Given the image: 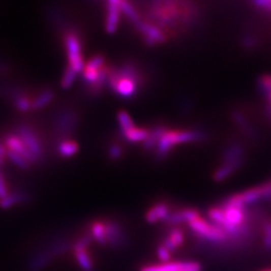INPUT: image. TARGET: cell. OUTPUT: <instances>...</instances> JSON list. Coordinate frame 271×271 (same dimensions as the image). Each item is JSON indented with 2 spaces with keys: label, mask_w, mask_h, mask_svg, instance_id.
Here are the masks:
<instances>
[{
  "label": "cell",
  "mask_w": 271,
  "mask_h": 271,
  "mask_svg": "<svg viewBox=\"0 0 271 271\" xmlns=\"http://www.w3.org/2000/svg\"><path fill=\"white\" fill-rule=\"evenodd\" d=\"M150 16L159 23L158 27L175 28L180 23H189L193 18L194 11L185 2L157 1L152 4Z\"/></svg>",
  "instance_id": "6da1fadb"
},
{
  "label": "cell",
  "mask_w": 271,
  "mask_h": 271,
  "mask_svg": "<svg viewBox=\"0 0 271 271\" xmlns=\"http://www.w3.org/2000/svg\"><path fill=\"white\" fill-rule=\"evenodd\" d=\"M141 80V75L137 68L134 65L128 64L119 69H110L107 82L117 96L130 99L136 97Z\"/></svg>",
  "instance_id": "7a4b0ae2"
},
{
  "label": "cell",
  "mask_w": 271,
  "mask_h": 271,
  "mask_svg": "<svg viewBox=\"0 0 271 271\" xmlns=\"http://www.w3.org/2000/svg\"><path fill=\"white\" fill-rule=\"evenodd\" d=\"M205 134L200 131H181V130H166L156 147V156L158 159H163L169 155L174 147L180 144L199 142L205 139Z\"/></svg>",
  "instance_id": "3957f363"
},
{
  "label": "cell",
  "mask_w": 271,
  "mask_h": 271,
  "mask_svg": "<svg viewBox=\"0 0 271 271\" xmlns=\"http://www.w3.org/2000/svg\"><path fill=\"white\" fill-rule=\"evenodd\" d=\"M189 227L199 238L216 244H223L229 240L227 233L214 223L208 222L202 217H198L189 222Z\"/></svg>",
  "instance_id": "277c9868"
},
{
  "label": "cell",
  "mask_w": 271,
  "mask_h": 271,
  "mask_svg": "<svg viewBox=\"0 0 271 271\" xmlns=\"http://www.w3.org/2000/svg\"><path fill=\"white\" fill-rule=\"evenodd\" d=\"M139 34L142 36L145 43L149 46H156L163 44L167 41L166 35L152 22L140 20L136 23Z\"/></svg>",
  "instance_id": "5b68a950"
},
{
  "label": "cell",
  "mask_w": 271,
  "mask_h": 271,
  "mask_svg": "<svg viewBox=\"0 0 271 271\" xmlns=\"http://www.w3.org/2000/svg\"><path fill=\"white\" fill-rule=\"evenodd\" d=\"M93 237L91 234L83 235L73 245V250L76 256V259L83 271H93L94 263L88 253V245L91 244Z\"/></svg>",
  "instance_id": "8992f818"
},
{
  "label": "cell",
  "mask_w": 271,
  "mask_h": 271,
  "mask_svg": "<svg viewBox=\"0 0 271 271\" xmlns=\"http://www.w3.org/2000/svg\"><path fill=\"white\" fill-rule=\"evenodd\" d=\"M66 46H67L70 67L77 74L81 73L83 71L84 64H83V59L81 55L80 42L78 38L73 34H69L66 37Z\"/></svg>",
  "instance_id": "52a82bcc"
},
{
  "label": "cell",
  "mask_w": 271,
  "mask_h": 271,
  "mask_svg": "<svg viewBox=\"0 0 271 271\" xmlns=\"http://www.w3.org/2000/svg\"><path fill=\"white\" fill-rule=\"evenodd\" d=\"M140 271H202L200 263L195 261H175L147 265Z\"/></svg>",
  "instance_id": "ba28073f"
},
{
  "label": "cell",
  "mask_w": 271,
  "mask_h": 271,
  "mask_svg": "<svg viewBox=\"0 0 271 271\" xmlns=\"http://www.w3.org/2000/svg\"><path fill=\"white\" fill-rule=\"evenodd\" d=\"M18 138L22 141L25 147L39 160V157L42 154V149L39 138L35 135V133L29 128L22 126L18 129Z\"/></svg>",
  "instance_id": "9c48e42d"
},
{
  "label": "cell",
  "mask_w": 271,
  "mask_h": 271,
  "mask_svg": "<svg viewBox=\"0 0 271 271\" xmlns=\"http://www.w3.org/2000/svg\"><path fill=\"white\" fill-rule=\"evenodd\" d=\"M106 241L109 246L112 248H118L125 242V234L119 224L115 221H106Z\"/></svg>",
  "instance_id": "30bf717a"
},
{
  "label": "cell",
  "mask_w": 271,
  "mask_h": 271,
  "mask_svg": "<svg viewBox=\"0 0 271 271\" xmlns=\"http://www.w3.org/2000/svg\"><path fill=\"white\" fill-rule=\"evenodd\" d=\"M199 216H200L199 212L195 209H183L171 212L164 222L171 226H176L183 224L185 222L189 223L193 221L194 219L198 218Z\"/></svg>",
  "instance_id": "8fae6325"
},
{
  "label": "cell",
  "mask_w": 271,
  "mask_h": 271,
  "mask_svg": "<svg viewBox=\"0 0 271 271\" xmlns=\"http://www.w3.org/2000/svg\"><path fill=\"white\" fill-rule=\"evenodd\" d=\"M121 16V9L117 0H110L107 3V19L106 32L110 35L116 33Z\"/></svg>",
  "instance_id": "7c38bea8"
},
{
  "label": "cell",
  "mask_w": 271,
  "mask_h": 271,
  "mask_svg": "<svg viewBox=\"0 0 271 271\" xmlns=\"http://www.w3.org/2000/svg\"><path fill=\"white\" fill-rule=\"evenodd\" d=\"M6 145L10 151L23 157L28 163H35L38 161V159L31 153V151L25 147V145L18 137H8L6 140Z\"/></svg>",
  "instance_id": "4fadbf2b"
},
{
  "label": "cell",
  "mask_w": 271,
  "mask_h": 271,
  "mask_svg": "<svg viewBox=\"0 0 271 271\" xmlns=\"http://www.w3.org/2000/svg\"><path fill=\"white\" fill-rule=\"evenodd\" d=\"M243 148L240 144H231L226 148L223 156V164L230 165L236 170L241 167L242 164Z\"/></svg>",
  "instance_id": "5bb4252c"
},
{
  "label": "cell",
  "mask_w": 271,
  "mask_h": 271,
  "mask_svg": "<svg viewBox=\"0 0 271 271\" xmlns=\"http://www.w3.org/2000/svg\"><path fill=\"white\" fill-rule=\"evenodd\" d=\"M170 213L171 210L167 203H158L146 213V221L150 224L165 221Z\"/></svg>",
  "instance_id": "9a60e30c"
},
{
  "label": "cell",
  "mask_w": 271,
  "mask_h": 271,
  "mask_svg": "<svg viewBox=\"0 0 271 271\" xmlns=\"http://www.w3.org/2000/svg\"><path fill=\"white\" fill-rule=\"evenodd\" d=\"M185 240V235L182 230L179 228H173L168 235L165 237L162 245L166 247L170 252L175 251L177 248H179Z\"/></svg>",
  "instance_id": "2e32d148"
},
{
  "label": "cell",
  "mask_w": 271,
  "mask_h": 271,
  "mask_svg": "<svg viewBox=\"0 0 271 271\" xmlns=\"http://www.w3.org/2000/svg\"><path fill=\"white\" fill-rule=\"evenodd\" d=\"M53 260L48 250H44L36 254L28 263L29 271H40L44 269Z\"/></svg>",
  "instance_id": "e0dca14e"
},
{
  "label": "cell",
  "mask_w": 271,
  "mask_h": 271,
  "mask_svg": "<svg viewBox=\"0 0 271 271\" xmlns=\"http://www.w3.org/2000/svg\"><path fill=\"white\" fill-rule=\"evenodd\" d=\"M149 133H150L149 130L135 126L131 130L122 133V135L130 143H139V142H145L149 137Z\"/></svg>",
  "instance_id": "ac0fdd59"
},
{
  "label": "cell",
  "mask_w": 271,
  "mask_h": 271,
  "mask_svg": "<svg viewBox=\"0 0 271 271\" xmlns=\"http://www.w3.org/2000/svg\"><path fill=\"white\" fill-rule=\"evenodd\" d=\"M166 128L164 126H157L154 127L150 133L147 140L143 143V148L147 151H151L157 147L160 139L162 138L163 134L166 132Z\"/></svg>",
  "instance_id": "d6986e66"
},
{
  "label": "cell",
  "mask_w": 271,
  "mask_h": 271,
  "mask_svg": "<svg viewBox=\"0 0 271 271\" xmlns=\"http://www.w3.org/2000/svg\"><path fill=\"white\" fill-rule=\"evenodd\" d=\"M91 235L94 240H96L100 245L104 246L107 244L106 241V228L105 223L102 221H96L92 224Z\"/></svg>",
  "instance_id": "ffe728a7"
},
{
  "label": "cell",
  "mask_w": 271,
  "mask_h": 271,
  "mask_svg": "<svg viewBox=\"0 0 271 271\" xmlns=\"http://www.w3.org/2000/svg\"><path fill=\"white\" fill-rule=\"evenodd\" d=\"M118 5H119L121 12H123L132 22H134L136 24L137 22H139L141 20L140 14L138 13L136 8L131 3L124 1V0H121V1H118Z\"/></svg>",
  "instance_id": "44dd1931"
},
{
  "label": "cell",
  "mask_w": 271,
  "mask_h": 271,
  "mask_svg": "<svg viewBox=\"0 0 271 271\" xmlns=\"http://www.w3.org/2000/svg\"><path fill=\"white\" fill-rule=\"evenodd\" d=\"M26 197L23 194H11L5 197L4 199L0 200V208L2 209H8L10 207H13L14 205L18 203H23L25 202Z\"/></svg>",
  "instance_id": "7402d4cb"
},
{
  "label": "cell",
  "mask_w": 271,
  "mask_h": 271,
  "mask_svg": "<svg viewBox=\"0 0 271 271\" xmlns=\"http://www.w3.org/2000/svg\"><path fill=\"white\" fill-rule=\"evenodd\" d=\"M54 98V94L52 91H45L43 92L39 98H37L33 103H32V109L33 110H39L46 105H48Z\"/></svg>",
  "instance_id": "603a6c76"
},
{
  "label": "cell",
  "mask_w": 271,
  "mask_h": 271,
  "mask_svg": "<svg viewBox=\"0 0 271 271\" xmlns=\"http://www.w3.org/2000/svg\"><path fill=\"white\" fill-rule=\"evenodd\" d=\"M71 248H73V245L68 242V241H63V242H58L54 245H52L48 250V252L51 254L52 258H56V257H61L63 256L65 253H67Z\"/></svg>",
  "instance_id": "cb8c5ba5"
},
{
  "label": "cell",
  "mask_w": 271,
  "mask_h": 271,
  "mask_svg": "<svg viewBox=\"0 0 271 271\" xmlns=\"http://www.w3.org/2000/svg\"><path fill=\"white\" fill-rule=\"evenodd\" d=\"M78 145L74 141H65L58 146V153L63 157H72L78 153Z\"/></svg>",
  "instance_id": "d4e9b609"
},
{
  "label": "cell",
  "mask_w": 271,
  "mask_h": 271,
  "mask_svg": "<svg viewBox=\"0 0 271 271\" xmlns=\"http://www.w3.org/2000/svg\"><path fill=\"white\" fill-rule=\"evenodd\" d=\"M236 169L233 168L232 166L230 165H225V164H222L216 171L215 173L213 174V179L216 181V182H221V181H224L226 178L230 177L234 173Z\"/></svg>",
  "instance_id": "484cf974"
},
{
  "label": "cell",
  "mask_w": 271,
  "mask_h": 271,
  "mask_svg": "<svg viewBox=\"0 0 271 271\" xmlns=\"http://www.w3.org/2000/svg\"><path fill=\"white\" fill-rule=\"evenodd\" d=\"M117 121H118L122 133H125L135 127L132 117L126 111H119L117 113Z\"/></svg>",
  "instance_id": "4316f807"
},
{
  "label": "cell",
  "mask_w": 271,
  "mask_h": 271,
  "mask_svg": "<svg viewBox=\"0 0 271 271\" xmlns=\"http://www.w3.org/2000/svg\"><path fill=\"white\" fill-rule=\"evenodd\" d=\"M76 78H77V73L69 66L66 69L65 75H64V77L62 78V82H61L62 87L65 88V89H69L73 85V83L75 82Z\"/></svg>",
  "instance_id": "83f0119b"
},
{
  "label": "cell",
  "mask_w": 271,
  "mask_h": 271,
  "mask_svg": "<svg viewBox=\"0 0 271 271\" xmlns=\"http://www.w3.org/2000/svg\"><path fill=\"white\" fill-rule=\"evenodd\" d=\"M7 157L10 159V161L15 164L17 167H19L20 169H23V170H27L29 168V163L20 155L8 150L7 151Z\"/></svg>",
  "instance_id": "f1b7e54d"
},
{
  "label": "cell",
  "mask_w": 271,
  "mask_h": 271,
  "mask_svg": "<svg viewBox=\"0 0 271 271\" xmlns=\"http://www.w3.org/2000/svg\"><path fill=\"white\" fill-rule=\"evenodd\" d=\"M263 245L267 251L271 252V221L265 222L263 225Z\"/></svg>",
  "instance_id": "f546056e"
},
{
  "label": "cell",
  "mask_w": 271,
  "mask_h": 271,
  "mask_svg": "<svg viewBox=\"0 0 271 271\" xmlns=\"http://www.w3.org/2000/svg\"><path fill=\"white\" fill-rule=\"evenodd\" d=\"M84 67L95 70H101L103 67H105V58L102 55H96L94 56Z\"/></svg>",
  "instance_id": "4dcf8cb0"
},
{
  "label": "cell",
  "mask_w": 271,
  "mask_h": 271,
  "mask_svg": "<svg viewBox=\"0 0 271 271\" xmlns=\"http://www.w3.org/2000/svg\"><path fill=\"white\" fill-rule=\"evenodd\" d=\"M233 118L235 121V123L243 130H245L246 132L250 133V126L248 125L247 119L245 118V116H243L241 113L239 112H234L233 113Z\"/></svg>",
  "instance_id": "1f68e13d"
},
{
  "label": "cell",
  "mask_w": 271,
  "mask_h": 271,
  "mask_svg": "<svg viewBox=\"0 0 271 271\" xmlns=\"http://www.w3.org/2000/svg\"><path fill=\"white\" fill-rule=\"evenodd\" d=\"M157 253H158V257H159V259L161 260L162 263L170 262L171 252L166 247H164L163 245L159 246L158 249H157Z\"/></svg>",
  "instance_id": "d6a6232c"
},
{
  "label": "cell",
  "mask_w": 271,
  "mask_h": 271,
  "mask_svg": "<svg viewBox=\"0 0 271 271\" xmlns=\"http://www.w3.org/2000/svg\"><path fill=\"white\" fill-rule=\"evenodd\" d=\"M15 105L16 108L21 112H27L32 109V103L26 98H18Z\"/></svg>",
  "instance_id": "836d02e7"
},
{
  "label": "cell",
  "mask_w": 271,
  "mask_h": 271,
  "mask_svg": "<svg viewBox=\"0 0 271 271\" xmlns=\"http://www.w3.org/2000/svg\"><path fill=\"white\" fill-rule=\"evenodd\" d=\"M259 86L263 92L269 94L271 92V75H264L259 78Z\"/></svg>",
  "instance_id": "e575fe53"
},
{
  "label": "cell",
  "mask_w": 271,
  "mask_h": 271,
  "mask_svg": "<svg viewBox=\"0 0 271 271\" xmlns=\"http://www.w3.org/2000/svg\"><path fill=\"white\" fill-rule=\"evenodd\" d=\"M109 156L113 160H118L123 156V149L119 145L113 144L109 148Z\"/></svg>",
  "instance_id": "d590c367"
},
{
  "label": "cell",
  "mask_w": 271,
  "mask_h": 271,
  "mask_svg": "<svg viewBox=\"0 0 271 271\" xmlns=\"http://www.w3.org/2000/svg\"><path fill=\"white\" fill-rule=\"evenodd\" d=\"M258 9L271 13V0H256L252 2Z\"/></svg>",
  "instance_id": "8d00e7d4"
},
{
  "label": "cell",
  "mask_w": 271,
  "mask_h": 271,
  "mask_svg": "<svg viewBox=\"0 0 271 271\" xmlns=\"http://www.w3.org/2000/svg\"><path fill=\"white\" fill-rule=\"evenodd\" d=\"M8 196V192H7V188H6V185H5V182L2 178V175L0 173V200L4 199L5 197Z\"/></svg>",
  "instance_id": "74e56055"
},
{
  "label": "cell",
  "mask_w": 271,
  "mask_h": 271,
  "mask_svg": "<svg viewBox=\"0 0 271 271\" xmlns=\"http://www.w3.org/2000/svg\"><path fill=\"white\" fill-rule=\"evenodd\" d=\"M244 43H245V45L248 46V47H253V46H255V44H256V40L254 39H252V38H250V37H247V38L244 39Z\"/></svg>",
  "instance_id": "f35d334b"
},
{
  "label": "cell",
  "mask_w": 271,
  "mask_h": 271,
  "mask_svg": "<svg viewBox=\"0 0 271 271\" xmlns=\"http://www.w3.org/2000/svg\"><path fill=\"white\" fill-rule=\"evenodd\" d=\"M5 155H7V151L5 150L4 146L0 144V159H2V160H3V158L5 157Z\"/></svg>",
  "instance_id": "ab89813d"
},
{
  "label": "cell",
  "mask_w": 271,
  "mask_h": 271,
  "mask_svg": "<svg viewBox=\"0 0 271 271\" xmlns=\"http://www.w3.org/2000/svg\"><path fill=\"white\" fill-rule=\"evenodd\" d=\"M2 163H3V160H2V159H0V165H1Z\"/></svg>",
  "instance_id": "60d3db41"
},
{
  "label": "cell",
  "mask_w": 271,
  "mask_h": 271,
  "mask_svg": "<svg viewBox=\"0 0 271 271\" xmlns=\"http://www.w3.org/2000/svg\"><path fill=\"white\" fill-rule=\"evenodd\" d=\"M268 95H269V99H270V102H271V92L270 93H269V94H268Z\"/></svg>",
  "instance_id": "b9f144b4"
},
{
  "label": "cell",
  "mask_w": 271,
  "mask_h": 271,
  "mask_svg": "<svg viewBox=\"0 0 271 271\" xmlns=\"http://www.w3.org/2000/svg\"><path fill=\"white\" fill-rule=\"evenodd\" d=\"M263 271H271V269H267V270H263Z\"/></svg>",
  "instance_id": "7bdbcfd3"
}]
</instances>
